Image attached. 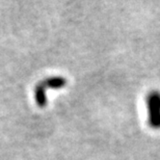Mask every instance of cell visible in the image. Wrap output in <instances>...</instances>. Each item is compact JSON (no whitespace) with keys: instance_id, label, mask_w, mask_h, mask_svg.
<instances>
[{"instance_id":"cell-2","label":"cell","mask_w":160,"mask_h":160,"mask_svg":"<svg viewBox=\"0 0 160 160\" xmlns=\"http://www.w3.org/2000/svg\"><path fill=\"white\" fill-rule=\"evenodd\" d=\"M67 80L63 77H51L48 78L44 81L40 82V84L43 86L44 89L46 91V88H62L66 85Z\"/></svg>"},{"instance_id":"cell-1","label":"cell","mask_w":160,"mask_h":160,"mask_svg":"<svg viewBox=\"0 0 160 160\" xmlns=\"http://www.w3.org/2000/svg\"><path fill=\"white\" fill-rule=\"evenodd\" d=\"M149 125L153 129H160V92L153 91L147 97Z\"/></svg>"},{"instance_id":"cell-3","label":"cell","mask_w":160,"mask_h":160,"mask_svg":"<svg viewBox=\"0 0 160 160\" xmlns=\"http://www.w3.org/2000/svg\"><path fill=\"white\" fill-rule=\"evenodd\" d=\"M34 96H36V101L40 107H45L47 104V97H46V91L40 83L37 85L34 89Z\"/></svg>"}]
</instances>
